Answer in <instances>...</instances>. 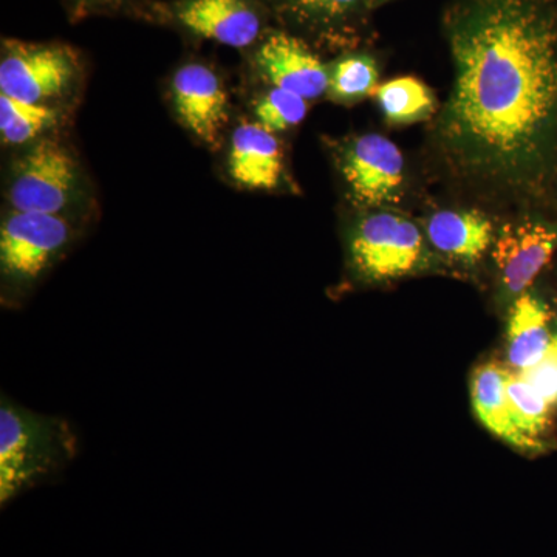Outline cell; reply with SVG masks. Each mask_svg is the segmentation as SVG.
<instances>
[{
	"mask_svg": "<svg viewBox=\"0 0 557 557\" xmlns=\"http://www.w3.org/2000/svg\"><path fill=\"white\" fill-rule=\"evenodd\" d=\"M446 25L443 148L469 177L528 185L557 135V0H457Z\"/></svg>",
	"mask_w": 557,
	"mask_h": 557,
	"instance_id": "obj_1",
	"label": "cell"
},
{
	"mask_svg": "<svg viewBox=\"0 0 557 557\" xmlns=\"http://www.w3.org/2000/svg\"><path fill=\"white\" fill-rule=\"evenodd\" d=\"M78 454V437L60 416L35 412L9 395L0 399V505L62 474Z\"/></svg>",
	"mask_w": 557,
	"mask_h": 557,
	"instance_id": "obj_2",
	"label": "cell"
},
{
	"mask_svg": "<svg viewBox=\"0 0 557 557\" xmlns=\"http://www.w3.org/2000/svg\"><path fill=\"white\" fill-rule=\"evenodd\" d=\"M73 239L60 214L13 211L0 230V271L3 288L20 299L61 258Z\"/></svg>",
	"mask_w": 557,
	"mask_h": 557,
	"instance_id": "obj_3",
	"label": "cell"
},
{
	"mask_svg": "<svg viewBox=\"0 0 557 557\" xmlns=\"http://www.w3.org/2000/svg\"><path fill=\"white\" fill-rule=\"evenodd\" d=\"M355 274L364 282L409 276L426 263V245L416 223L392 212H375L359 222L348 244Z\"/></svg>",
	"mask_w": 557,
	"mask_h": 557,
	"instance_id": "obj_4",
	"label": "cell"
},
{
	"mask_svg": "<svg viewBox=\"0 0 557 557\" xmlns=\"http://www.w3.org/2000/svg\"><path fill=\"white\" fill-rule=\"evenodd\" d=\"M78 70V54L67 46L9 40L0 62V94L46 104L72 87Z\"/></svg>",
	"mask_w": 557,
	"mask_h": 557,
	"instance_id": "obj_5",
	"label": "cell"
},
{
	"mask_svg": "<svg viewBox=\"0 0 557 557\" xmlns=\"http://www.w3.org/2000/svg\"><path fill=\"white\" fill-rule=\"evenodd\" d=\"M78 170L69 150L54 139L33 146L13 171L10 203L14 211L60 214L72 199Z\"/></svg>",
	"mask_w": 557,
	"mask_h": 557,
	"instance_id": "obj_6",
	"label": "cell"
},
{
	"mask_svg": "<svg viewBox=\"0 0 557 557\" xmlns=\"http://www.w3.org/2000/svg\"><path fill=\"white\" fill-rule=\"evenodd\" d=\"M341 171L351 196L364 207L397 203L405 182V157L391 139L362 135L346 146Z\"/></svg>",
	"mask_w": 557,
	"mask_h": 557,
	"instance_id": "obj_7",
	"label": "cell"
},
{
	"mask_svg": "<svg viewBox=\"0 0 557 557\" xmlns=\"http://www.w3.org/2000/svg\"><path fill=\"white\" fill-rule=\"evenodd\" d=\"M493 247L502 287L516 299L548 265L557 248V231L534 220L507 223Z\"/></svg>",
	"mask_w": 557,
	"mask_h": 557,
	"instance_id": "obj_8",
	"label": "cell"
},
{
	"mask_svg": "<svg viewBox=\"0 0 557 557\" xmlns=\"http://www.w3.org/2000/svg\"><path fill=\"white\" fill-rule=\"evenodd\" d=\"M172 100L178 119L197 138L211 148L228 121V97L219 76L207 65L188 64L172 79Z\"/></svg>",
	"mask_w": 557,
	"mask_h": 557,
	"instance_id": "obj_9",
	"label": "cell"
},
{
	"mask_svg": "<svg viewBox=\"0 0 557 557\" xmlns=\"http://www.w3.org/2000/svg\"><path fill=\"white\" fill-rule=\"evenodd\" d=\"M260 75L276 89L314 100L329 90L330 73L304 40L276 33L256 53Z\"/></svg>",
	"mask_w": 557,
	"mask_h": 557,
	"instance_id": "obj_10",
	"label": "cell"
},
{
	"mask_svg": "<svg viewBox=\"0 0 557 557\" xmlns=\"http://www.w3.org/2000/svg\"><path fill=\"white\" fill-rule=\"evenodd\" d=\"M175 14L194 35L236 49L251 46L260 33L259 14L248 0H185Z\"/></svg>",
	"mask_w": 557,
	"mask_h": 557,
	"instance_id": "obj_11",
	"label": "cell"
},
{
	"mask_svg": "<svg viewBox=\"0 0 557 557\" xmlns=\"http://www.w3.org/2000/svg\"><path fill=\"white\" fill-rule=\"evenodd\" d=\"M228 172L244 188H276L284 174V150L273 132L259 123L237 127L231 139Z\"/></svg>",
	"mask_w": 557,
	"mask_h": 557,
	"instance_id": "obj_12",
	"label": "cell"
},
{
	"mask_svg": "<svg viewBox=\"0 0 557 557\" xmlns=\"http://www.w3.org/2000/svg\"><path fill=\"white\" fill-rule=\"evenodd\" d=\"M428 239L440 255L463 265H475L494 245L491 220L479 211H440L429 219Z\"/></svg>",
	"mask_w": 557,
	"mask_h": 557,
	"instance_id": "obj_13",
	"label": "cell"
},
{
	"mask_svg": "<svg viewBox=\"0 0 557 557\" xmlns=\"http://www.w3.org/2000/svg\"><path fill=\"white\" fill-rule=\"evenodd\" d=\"M552 311L544 300L523 293L512 302L507 330L509 369L515 372L536 366L552 346Z\"/></svg>",
	"mask_w": 557,
	"mask_h": 557,
	"instance_id": "obj_14",
	"label": "cell"
},
{
	"mask_svg": "<svg viewBox=\"0 0 557 557\" xmlns=\"http://www.w3.org/2000/svg\"><path fill=\"white\" fill-rule=\"evenodd\" d=\"M509 368L496 361L480 364L472 373L471 399L483 426L508 445L523 450H537V446L519 431L512 421L508 401Z\"/></svg>",
	"mask_w": 557,
	"mask_h": 557,
	"instance_id": "obj_15",
	"label": "cell"
},
{
	"mask_svg": "<svg viewBox=\"0 0 557 557\" xmlns=\"http://www.w3.org/2000/svg\"><path fill=\"white\" fill-rule=\"evenodd\" d=\"M373 97L388 121L397 124L418 123L435 112V97L426 84L412 76L381 84Z\"/></svg>",
	"mask_w": 557,
	"mask_h": 557,
	"instance_id": "obj_16",
	"label": "cell"
},
{
	"mask_svg": "<svg viewBox=\"0 0 557 557\" xmlns=\"http://www.w3.org/2000/svg\"><path fill=\"white\" fill-rule=\"evenodd\" d=\"M507 392L512 421L519 431L541 449L544 446L542 437L547 434L552 424V406L528 383L522 373L512 369H509Z\"/></svg>",
	"mask_w": 557,
	"mask_h": 557,
	"instance_id": "obj_17",
	"label": "cell"
},
{
	"mask_svg": "<svg viewBox=\"0 0 557 557\" xmlns=\"http://www.w3.org/2000/svg\"><path fill=\"white\" fill-rule=\"evenodd\" d=\"M57 123L47 104H32L0 94V134L5 145H25Z\"/></svg>",
	"mask_w": 557,
	"mask_h": 557,
	"instance_id": "obj_18",
	"label": "cell"
},
{
	"mask_svg": "<svg viewBox=\"0 0 557 557\" xmlns=\"http://www.w3.org/2000/svg\"><path fill=\"white\" fill-rule=\"evenodd\" d=\"M379 89V70L368 57L339 61L330 73V97L338 101H358L373 97Z\"/></svg>",
	"mask_w": 557,
	"mask_h": 557,
	"instance_id": "obj_19",
	"label": "cell"
},
{
	"mask_svg": "<svg viewBox=\"0 0 557 557\" xmlns=\"http://www.w3.org/2000/svg\"><path fill=\"white\" fill-rule=\"evenodd\" d=\"M307 112H309V104L306 98L288 90L276 89V87L267 91L256 102L258 123L273 134L298 126L300 121L306 119Z\"/></svg>",
	"mask_w": 557,
	"mask_h": 557,
	"instance_id": "obj_20",
	"label": "cell"
},
{
	"mask_svg": "<svg viewBox=\"0 0 557 557\" xmlns=\"http://www.w3.org/2000/svg\"><path fill=\"white\" fill-rule=\"evenodd\" d=\"M293 10L317 22L344 21L362 10L380 5L379 0H287Z\"/></svg>",
	"mask_w": 557,
	"mask_h": 557,
	"instance_id": "obj_21",
	"label": "cell"
},
{
	"mask_svg": "<svg viewBox=\"0 0 557 557\" xmlns=\"http://www.w3.org/2000/svg\"><path fill=\"white\" fill-rule=\"evenodd\" d=\"M519 373H522L528 383L547 399L552 408L557 406V351L555 348L549 346L547 355L536 366Z\"/></svg>",
	"mask_w": 557,
	"mask_h": 557,
	"instance_id": "obj_22",
	"label": "cell"
},
{
	"mask_svg": "<svg viewBox=\"0 0 557 557\" xmlns=\"http://www.w3.org/2000/svg\"><path fill=\"white\" fill-rule=\"evenodd\" d=\"M83 5H90V7H102V5H109V3L115 2V0H79Z\"/></svg>",
	"mask_w": 557,
	"mask_h": 557,
	"instance_id": "obj_23",
	"label": "cell"
},
{
	"mask_svg": "<svg viewBox=\"0 0 557 557\" xmlns=\"http://www.w3.org/2000/svg\"><path fill=\"white\" fill-rule=\"evenodd\" d=\"M552 347L557 351V325L555 332H553Z\"/></svg>",
	"mask_w": 557,
	"mask_h": 557,
	"instance_id": "obj_24",
	"label": "cell"
},
{
	"mask_svg": "<svg viewBox=\"0 0 557 557\" xmlns=\"http://www.w3.org/2000/svg\"><path fill=\"white\" fill-rule=\"evenodd\" d=\"M384 2V0H379V3Z\"/></svg>",
	"mask_w": 557,
	"mask_h": 557,
	"instance_id": "obj_25",
	"label": "cell"
}]
</instances>
